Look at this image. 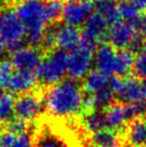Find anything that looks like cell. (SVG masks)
Returning a JSON list of instances; mask_svg holds the SVG:
<instances>
[{
  "label": "cell",
  "instance_id": "d6a6232c",
  "mask_svg": "<svg viewBox=\"0 0 146 147\" xmlns=\"http://www.w3.org/2000/svg\"><path fill=\"white\" fill-rule=\"evenodd\" d=\"M139 11H146V0H130Z\"/></svg>",
  "mask_w": 146,
  "mask_h": 147
},
{
  "label": "cell",
  "instance_id": "1f68e13d",
  "mask_svg": "<svg viewBox=\"0 0 146 147\" xmlns=\"http://www.w3.org/2000/svg\"><path fill=\"white\" fill-rule=\"evenodd\" d=\"M133 25L138 32H146V14L139 16L133 22Z\"/></svg>",
  "mask_w": 146,
  "mask_h": 147
},
{
  "label": "cell",
  "instance_id": "74e56055",
  "mask_svg": "<svg viewBox=\"0 0 146 147\" xmlns=\"http://www.w3.org/2000/svg\"><path fill=\"white\" fill-rule=\"evenodd\" d=\"M144 47H145V52H146V42H145V46H144Z\"/></svg>",
  "mask_w": 146,
  "mask_h": 147
},
{
  "label": "cell",
  "instance_id": "4dcf8cb0",
  "mask_svg": "<svg viewBox=\"0 0 146 147\" xmlns=\"http://www.w3.org/2000/svg\"><path fill=\"white\" fill-rule=\"evenodd\" d=\"M43 44L46 49H52L54 45H56V34L55 29H52L49 31H46L43 39Z\"/></svg>",
  "mask_w": 146,
  "mask_h": 147
},
{
  "label": "cell",
  "instance_id": "277c9868",
  "mask_svg": "<svg viewBox=\"0 0 146 147\" xmlns=\"http://www.w3.org/2000/svg\"><path fill=\"white\" fill-rule=\"evenodd\" d=\"M0 37L5 46L12 52L22 47V42L26 37V28L16 12L7 11L0 17Z\"/></svg>",
  "mask_w": 146,
  "mask_h": 147
},
{
  "label": "cell",
  "instance_id": "f1b7e54d",
  "mask_svg": "<svg viewBox=\"0 0 146 147\" xmlns=\"http://www.w3.org/2000/svg\"><path fill=\"white\" fill-rule=\"evenodd\" d=\"M34 139H33V132L29 131L23 134L16 135L11 147H33Z\"/></svg>",
  "mask_w": 146,
  "mask_h": 147
},
{
  "label": "cell",
  "instance_id": "e0dca14e",
  "mask_svg": "<svg viewBox=\"0 0 146 147\" xmlns=\"http://www.w3.org/2000/svg\"><path fill=\"white\" fill-rule=\"evenodd\" d=\"M126 140L131 147H145L146 118H137L130 121L126 129Z\"/></svg>",
  "mask_w": 146,
  "mask_h": 147
},
{
  "label": "cell",
  "instance_id": "4fadbf2b",
  "mask_svg": "<svg viewBox=\"0 0 146 147\" xmlns=\"http://www.w3.org/2000/svg\"><path fill=\"white\" fill-rule=\"evenodd\" d=\"M34 145L33 147H70L62 135L47 126L36 128L33 133Z\"/></svg>",
  "mask_w": 146,
  "mask_h": 147
},
{
  "label": "cell",
  "instance_id": "f35d334b",
  "mask_svg": "<svg viewBox=\"0 0 146 147\" xmlns=\"http://www.w3.org/2000/svg\"><path fill=\"white\" fill-rule=\"evenodd\" d=\"M120 147H131V146H120Z\"/></svg>",
  "mask_w": 146,
  "mask_h": 147
},
{
  "label": "cell",
  "instance_id": "7c38bea8",
  "mask_svg": "<svg viewBox=\"0 0 146 147\" xmlns=\"http://www.w3.org/2000/svg\"><path fill=\"white\" fill-rule=\"evenodd\" d=\"M107 25L109 23L99 13H93L84 24L82 38L85 40L96 42L107 36Z\"/></svg>",
  "mask_w": 146,
  "mask_h": 147
},
{
  "label": "cell",
  "instance_id": "484cf974",
  "mask_svg": "<svg viewBox=\"0 0 146 147\" xmlns=\"http://www.w3.org/2000/svg\"><path fill=\"white\" fill-rule=\"evenodd\" d=\"M64 9L65 5L61 0H47L45 2V13L49 23L56 21L60 16H62Z\"/></svg>",
  "mask_w": 146,
  "mask_h": 147
},
{
  "label": "cell",
  "instance_id": "cb8c5ba5",
  "mask_svg": "<svg viewBox=\"0 0 146 147\" xmlns=\"http://www.w3.org/2000/svg\"><path fill=\"white\" fill-rule=\"evenodd\" d=\"M14 104L15 99L11 94H3L2 98L0 99V126L8 123L12 119L14 114Z\"/></svg>",
  "mask_w": 146,
  "mask_h": 147
},
{
  "label": "cell",
  "instance_id": "ab89813d",
  "mask_svg": "<svg viewBox=\"0 0 146 147\" xmlns=\"http://www.w3.org/2000/svg\"><path fill=\"white\" fill-rule=\"evenodd\" d=\"M0 17H1V14H0Z\"/></svg>",
  "mask_w": 146,
  "mask_h": 147
},
{
  "label": "cell",
  "instance_id": "5bb4252c",
  "mask_svg": "<svg viewBox=\"0 0 146 147\" xmlns=\"http://www.w3.org/2000/svg\"><path fill=\"white\" fill-rule=\"evenodd\" d=\"M117 52L113 46L107 44H102L95 52V65L97 70L105 75L115 74V65H116Z\"/></svg>",
  "mask_w": 146,
  "mask_h": 147
},
{
  "label": "cell",
  "instance_id": "9a60e30c",
  "mask_svg": "<svg viewBox=\"0 0 146 147\" xmlns=\"http://www.w3.org/2000/svg\"><path fill=\"white\" fill-rule=\"evenodd\" d=\"M105 119L107 128L117 131L125 126L128 121H131L126 103H114L105 111Z\"/></svg>",
  "mask_w": 146,
  "mask_h": 147
},
{
  "label": "cell",
  "instance_id": "30bf717a",
  "mask_svg": "<svg viewBox=\"0 0 146 147\" xmlns=\"http://www.w3.org/2000/svg\"><path fill=\"white\" fill-rule=\"evenodd\" d=\"M93 4L88 0L85 1H69L65 5L64 13H62V20L66 25L77 27L82 24H85L88 17L93 14Z\"/></svg>",
  "mask_w": 146,
  "mask_h": 147
},
{
  "label": "cell",
  "instance_id": "d6986e66",
  "mask_svg": "<svg viewBox=\"0 0 146 147\" xmlns=\"http://www.w3.org/2000/svg\"><path fill=\"white\" fill-rule=\"evenodd\" d=\"M82 126L87 133H96L107 128L105 113L102 111H88L82 116Z\"/></svg>",
  "mask_w": 146,
  "mask_h": 147
},
{
  "label": "cell",
  "instance_id": "3957f363",
  "mask_svg": "<svg viewBox=\"0 0 146 147\" xmlns=\"http://www.w3.org/2000/svg\"><path fill=\"white\" fill-rule=\"evenodd\" d=\"M68 62L69 55L66 51H54L38 67L36 70V78L43 85H56L64 81L66 73H68Z\"/></svg>",
  "mask_w": 146,
  "mask_h": 147
},
{
  "label": "cell",
  "instance_id": "ac0fdd59",
  "mask_svg": "<svg viewBox=\"0 0 146 147\" xmlns=\"http://www.w3.org/2000/svg\"><path fill=\"white\" fill-rule=\"evenodd\" d=\"M115 97L114 91L111 88L106 87L97 94H91L90 97L85 99V107L84 111H103L107 110L110 106L114 104L113 100ZM84 112V113H85Z\"/></svg>",
  "mask_w": 146,
  "mask_h": 147
},
{
  "label": "cell",
  "instance_id": "6da1fadb",
  "mask_svg": "<svg viewBox=\"0 0 146 147\" xmlns=\"http://www.w3.org/2000/svg\"><path fill=\"white\" fill-rule=\"evenodd\" d=\"M46 112L56 118H69L84 113L85 98L74 80H64L51 86L43 94Z\"/></svg>",
  "mask_w": 146,
  "mask_h": 147
},
{
  "label": "cell",
  "instance_id": "44dd1931",
  "mask_svg": "<svg viewBox=\"0 0 146 147\" xmlns=\"http://www.w3.org/2000/svg\"><path fill=\"white\" fill-rule=\"evenodd\" d=\"M110 86V80L107 75L103 74L99 70H93L85 76L83 88L87 94H97L102 89Z\"/></svg>",
  "mask_w": 146,
  "mask_h": 147
},
{
  "label": "cell",
  "instance_id": "603a6c76",
  "mask_svg": "<svg viewBox=\"0 0 146 147\" xmlns=\"http://www.w3.org/2000/svg\"><path fill=\"white\" fill-rule=\"evenodd\" d=\"M97 11L111 25L116 24L117 22H119V18L122 17L120 13H119L118 4H116L112 0H104L101 2H98Z\"/></svg>",
  "mask_w": 146,
  "mask_h": 147
},
{
  "label": "cell",
  "instance_id": "8fae6325",
  "mask_svg": "<svg viewBox=\"0 0 146 147\" xmlns=\"http://www.w3.org/2000/svg\"><path fill=\"white\" fill-rule=\"evenodd\" d=\"M56 34V45L59 46V49L71 51L77 49L82 43V34L78 29L74 26L62 25L55 29Z\"/></svg>",
  "mask_w": 146,
  "mask_h": 147
},
{
  "label": "cell",
  "instance_id": "f546056e",
  "mask_svg": "<svg viewBox=\"0 0 146 147\" xmlns=\"http://www.w3.org/2000/svg\"><path fill=\"white\" fill-rule=\"evenodd\" d=\"M134 73L140 78L146 80V52L140 54L134 60Z\"/></svg>",
  "mask_w": 146,
  "mask_h": 147
},
{
  "label": "cell",
  "instance_id": "9c48e42d",
  "mask_svg": "<svg viewBox=\"0 0 146 147\" xmlns=\"http://www.w3.org/2000/svg\"><path fill=\"white\" fill-rule=\"evenodd\" d=\"M42 60V54L33 46H22L11 55V62L17 71L36 70Z\"/></svg>",
  "mask_w": 146,
  "mask_h": 147
},
{
  "label": "cell",
  "instance_id": "d4e9b609",
  "mask_svg": "<svg viewBox=\"0 0 146 147\" xmlns=\"http://www.w3.org/2000/svg\"><path fill=\"white\" fill-rule=\"evenodd\" d=\"M0 129L4 132H10L15 135H20L31 130V125L29 123V121H26L24 119L14 117V118L10 119L8 123L0 126Z\"/></svg>",
  "mask_w": 146,
  "mask_h": 147
},
{
  "label": "cell",
  "instance_id": "e575fe53",
  "mask_svg": "<svg viewBox=\"0 0 146 147\" xmlns=\"http://www.w3.org/2000/svg\"><path fill=\"white\" fill-rule=\"evenodd\" d=\"M2 96H3V94H2V88L0 87V99L2 98Z\"/></svg>",
  "mask_w": 146,
  "mask_h": 147
},
{
  "label": "cell",
  "instance_id": "7402d4cb",
  "mask_svg": "<svg viewBox=\"0 0 146 147\" xmlns=\"http://www.w3.org/2000/svg\"><path fill=\"white\" fill-rule=\"evenodd\" d=\"M135 58L131 51L120 49L117 52L116 65H115V74L119 76H125L133 69Z\"/></svg>",
  "mask_w": 146,
  "mask_h": 147
},
{
  "label": "cell",
  "instance_id": "52a82bcc",
  "mask_svg": "<svg viewBox=\"0 0 146 147\" xmlns=\"http://www.w3.org/2000/svg\"><path fill=\"white\" fill-rule=\"evenodd\" d=\"M42 100L43 97L39 92L28 91L18 94L14 104L15 117L29 123L33 119L39 118L42 112Z\"/></svg>",
  "mask_w": 146,
  "mask_h": 147
},
{
  "label": "cell",
  "instance_id": "83f0119b",
  "mask_svg": "<svg viewBox=\"0 0 146 147\" xmlns=\"http://www.w3.org/2000/svg\"><path fill=\"white\" fill-rule=\"evenodd\" d=\"M13 65L9 60H1L0 61V87L8 88L10 81L13 76Z\"/></svg>",
  "mask_w": 146,
  "mask_h": 147
},
{
  "label": "cell",
  "instance_id": "4316f807",
  "mask_svg": "<svg viewBox=\"0 0 146 147\" xmlns=\"http://www.w3.org/2000/svg\"><path fill=\"white\" fill-rule=\"evenodd\" d=\"M119 13L122 18H124L126 22L133 23L139 17V10L131 1H122L118 4Z\"/></svg>",
  "mask_w": 146,
  "mask_h": 147
},
{
  "label": "cell",
  "instance_id": "5b68a950",
  "mask_svg": "<svg viewBox=\"0 0 146 147\" xmlns=\"http://www.w3.org/2000/svg\"><path fill=\"white\" fill-rule=\"evenodd\" d=\"M110 88L126 104L146 102V86L137 78H113L110 80Z\"/></svg>",
  "mask_w": 146,
  "mask_h": 147
},
{
  "label": "cell",
  "instance_id": "8d00e7d4",
  "mask_svg": "<svg viewBox=\"0 0 146 147\" xmlns=\"http://www.w3.org/2000/svg\"><path fill=\"white\" fill-rule=\"evenodd\" d=\"M98 2H101V1H104V0H97Z\"/></svg>",
  "mask_w": 146,
  "mask_h": 147
},
{
  "label": "cell",
  "instance_id": "ffe728a7",
  "mask_svg": "<svg viewBox=\"0 0 146 147\" xmlns=\"http://www.w3.org/2000/svg\"><path fill=\"white\" fill-rule=\"evenodd\" d=\"M89 143L93 147H120V136L115 130L104 129L90 135Z\"/></svg>",
  "mask_w": 146,
  "mask_h": 147
},
{
  "label": "cell",
  "instance_id": "7a4b0ae2",
  "mask_svg": "<svg viewBox=\"0 0 146 147\" xmlns=\"http://www.w3.org/2000/svg\"><path fill=\"white\" fill-rule=\"evenodd\" d=\"M16 14L26 28V38L29 43L36 45L43 42L49 23L43 0H20L16 5Z\"/></svg>",
  "mask_w": 146,
  "mask_h": 147
},
{
  "label": "cell",
  "instance_id": "2e32d148",
  "mask_svg": "<svg viewBox=\"0 0 146 147\" xmlns=\"http://www.w3.org/2000/svg\"><path fill=\"white\" fill-rule=\"evenodd\" d=\"M36 74L33 71H16L10 81L8 89L13 94H25L31 91L36 86Z\"/></svg>",
  "mask_w": 146,
  "mask_h": 147
},
{
  "label": "cell",
  "instance_id": "d590c367",
  "mask_svg": "<svg viewBox=\"0 0 146 147\" xmlns=\"http://www.w3.org/2000/svg\"><path fill=\"white\" fill-rule=\"evenodd\" d=\"M69 1H73V2H76V1H85V0H69Z\"/></svg>",
  "mask_w": 146,
  "mask_h": 147
},
{
  "label": "cell",
  "instance_id": "ba28073f",
  "mask_svg": "<svg viewBox=\"0 0 146 147\" xmlns=\"http://www.w3.org/2000/svg\"><path fill=\"white\" fill-rule=\"evenodd\" d=\"M138 34L139 32L134 27L133 23L119 21L116 24L112 25V27L107 31L106 38L111 42L112 46L119 49H125L128 46H131Z\"/></svg>",
  "mask_w": 146,
  "mask_h": 147
},
{
  "label": "cell",
  "instance_id": "8992f818",
  "mask_svg": "<svg viewBox=\"0 0 146 147\" xmlns=\"http://www.w3.org/2000/svg\"><path fill=\"white\" fill-rule=\"evenodd\" d=\"M95 49L82 44L77 49H73L69 54L68 74L72 80H80L85 78L90 72L91 65L95 62Z\"/></svg>",
  "mask_w": 146,
  "mask_h": 147
},
{
  "label": "cell",
  "instance_id": "836d02e7",
  "mask_svg": "<svg viewBox=\"0 0 146 147\" xmlns=\"http://www.w3.org/2000/svg\"><path fill=\"white\" fill-rule=\"evenodd\" d=\"M4 47H5V44H4L3 40L1 39V37H0V56H1V55H2V53H3Z\"/></svg>",
  "mask_w": 146,
  "mask_h": 147
}]
</instances>
